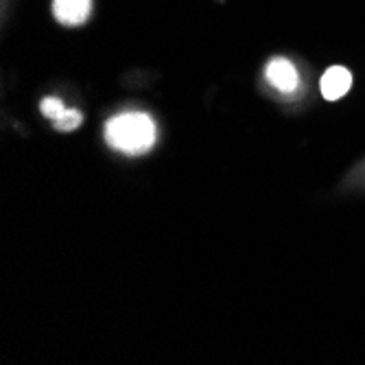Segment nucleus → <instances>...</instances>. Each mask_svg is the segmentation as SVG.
I'll use <instances>...</instances> for the list:
<instances>
[{
	"mask_svg": "<svg viewBox=\"0 0 365 365\" xmlns=\"http://www.w3.org/2000/svg\"><path fill=\"white\" fill-rule=\"evenodd\" d=\"M106 143L125 155H143L155 143V123L145 112L116 114L106 123Z\"/></svg>",
	"mask_w": 365,
	"mask_h": 365,
	"instance_id": "1",
	"label": "nucleus"
},
{
	"mask_svg": "<svg viewBox=\"0 0 365 365\" xmlns=\"http://www.w3.org/2000/svg\"><path fill=\"white\" fill-rule=\"evenodd\" d=\"M264 77H267L272 88H276L282 94H291L300 86V73H297L295 66L284 57H274L267 63V68H264Z\"/></svg>",
	"mask_w": 365,
	"mask_h": 365,
	"instance_id": "2",
	"label": "nucleus"
},
{
	"mask_svg": "<svg viewBox=\"0 0 365 365\" xmlns=\"http://www.w3.org/2000/svg\"><path fill=\"white\" fill-rule=\"evenodd\" d=\"M352 88V73L346 66H330V68L322 75L319 90L326 101H339Z\"/></svg>",
	"mask_w": 365,
	"mask_h": 365,
	"instance_id": "3",
	"label": "nucleus"
},
{
	"mask_svg": "<svg viewBox=\"0 0 365 365\" xmlns=\"http://www.w3.org/2000/svg\"><path fill=\"white\" fill-rule=\"evenodd\" d=\"M92 14V0H53V16L63 26H79Z\"/></svg>",
	"mask_w": 365,
	"mask_h": 365,
	"instance_id": "4",
	"label": "nucleus"
},
{
	"mask_svg": "<svg viewBox=\"0 0 365 365\" xmlns=\"http://www.w3.org/2000/svg\"><path fill=\"white\" fill-rule=\"evenodd\" d=\"M40 112H42L44 118L55 123L66 112V106L61 103V98H57V96H46V98H42V103H40Z\"/></svg>",
	"mask_w": 365,
	"mask_h": 365,
	"instance_id": "5",
	"label": "nucleus"
},
{
	"mask_svg": "<svg viewBox=\"0 0 365 365\" xmlns=\"http://www.w3.org/2000/svg\"><path fill=\"white\" fill-rule=\"evenodd\" d=\"M81 120H83V114L79 110H66L61 114V118H57L53 123V127L57 131H73V129H77L81 125Z\"/></svg>",
	"mask_w": 365,
	"mask_h": 365,
	"instance_id": "6",
	"label": "nucleus"
}]
</instances>
